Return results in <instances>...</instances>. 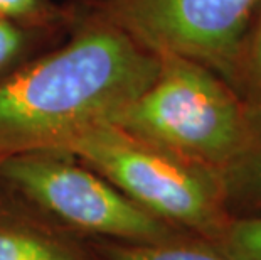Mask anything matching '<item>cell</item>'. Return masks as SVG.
I'll return each mask as SVG.
<instances>
[{"label": "cell", "instance_id": "5bb4252c", "mask_svg": "<svg viewBox=\"0 0 261 260\" xmlns=\"http://www.w3.org/2000/svg\"><path fill=\"white\" fill-rule=\"evenodd\" d=\"M0 160H2V157H0Z\"/></svg>", "mask_w": 261, "mask_h": 260}, {"label": "cell", "instance_id": "8992f818", "mask_svg": "<svg viewBox=\"0 0 261 260\" xmlns=\"http://www.w3.org/2000/svg\"><path fill=\"white\" fill-rule=\"evenodd\" d=\"M0 260H105L83 239L0 191Z\"/></svg>", "mask_w": 261, "mask_h": 260}, {"label": "cell", "instance_id": "7a4b0ae2", "mask_svg": "<svg viewBox=\"0 0 261 260\" xmlns=\"http://www.w3.org/2000/svg\"><path fill=\"white\" fill-rule=\"evenodd\" d=\"M159 59L153 81L110 124L221 179L251 140V108L202 64L174 54Z\"/></svg>", "mask_w": 261, "mask_h": 260}, {"label": "cell", "instance_id": "ba28073f", "mask_svg": "<svg viewBox=\"0 0 261 260\" xmlns=\"http://www.w3.org/2000/svg\"><path fill=\"white\" fill-rule=\"evenodd\" d=\"M105 260H232L216 243L186 235L157 243L96 242Z\"/></svg>", "mask_w": 261, "mask_h": 260}, {"label": "cell", "instance_id": "7c38bea8", "mask_svg": "<svg viewBox=\"0 0 261 260\" xmlns=\"http://www.w3.org/2000/svg\"><path fill=\"white\" fill-rule=\"evenodd\" d=\"M218 247L232 260H261V217L232 220Z\"/></svg>", "mask_w": 261, "mask_h": 260}, {"label": "cell", "instance_id": "9c48e42d", "mask_svg": "<svg viewBox=\"0 0 261 260\" xmlns=\"http://www.w3.org/2000/svg\"><path fill=\"white\" fill-rule=\"evenodd\" d=\"M68 34L32 29L0 19V80L37 54L56 46Z\"/></svg>", "mask_w": 261, "mask_h": 260}, {"label": "cell", "instance_id": "8fae6325", "mask_svg": "<svg viewBox=\"0 0 261 260\" xmlns=\"http://www.w3.org/2000/svg\"><path fill=\"white\" fill-rule=\"evenodd\" d=\"M76 17L73 4L61 5L54 0H0V19L32 29L68 34Z\"/></svg>", "mask_w": 261, "mask_h": 260}, {"label": "cell", "instance_id": "30bf717a", "mask_svg": "<svg viewBox=\"0 0 261 260\" xmlns=\"http://www.w3.org/2000/svg\"><path fill=\"white\" fill-rule=\"evenodd\" d=\"M229 85L251 108L261 107V0L238 49Z\"/></svg>", "mask_w": 261, "mask_h": 260}, {"label": "cell", "instance_id": "3957f363", "mask_svg": "<svg viewBox=\"0 0 261 260\" xmlns=\"http://www.w3.org/2000/svg\"><path fill=\"white\" fill-rule=\"evenodd\" d=\"M56 151L73 154L145 211L202 240L218 245L232 221L218 176L110 122Z\"/></svg>", "mask_w": 261, "mask_h": 260}, {"label": "cell", "instance_id": "4fadbf2b", "mask_svg": "<svg viewBox=\"0 0 261 260\" xmlns=\"http://www.w3.org/2000/svg\"><path fill=\"white\" fill-rule=\"evenodd\" d=\"M74 2H86V0H74Z\"/></svg>", "mask_w": 261, "mask_h": 260}, {"label": "cell", "instance_id": "5b68a950", "mask_svg": "<svg viewBox=\"0 0 261 260\" xmlns=\"http://www.w3.org/2000/svg\"><path fill=\"white\" fill-rule=\"evenodd\" d=\"M118 27L140 46L174 54L229 83L259 0H86L71 2Z\"/></svg>", "mask_w": 261, "mask_h": 260}, {"label": "cell", "instance_id": "52a82bcc", "mask_svg": "<svg viewBox=\"0 0 261 260\" xmlns=\"http://www.w3.org/2000/svg\"><path fill=\"white\" fill-rule=\"evenodd\" d=\"M251 112V140L221 178L224 206L232 220L261 217V108Z\"/></svg>", "mask_w": 261, "mask_h": 260}, {"label": "cell", "instance_id": "6da1fadb", "mask_svg": "<svg viewBox=\"0 0 261 260\" xmlns=\"http://www.w3.org/2000/svg\"><path fill=\"white\" fill-rule=\"evenodd\" d=\"M51 49L0 80V157L59 149L112 122L159 73L157 54L90 10Z\"/></svg>", "mask_w": 261, "mask_h": 260}, {"label": "cell", "instance_id": "277c9868", "mask_svg": "<svg viewBox=\"0 0 261 260\" xmlns=\"http://www.w3.org/2000/svg\"><path fill=\"white\" fill-rule=\"evenodd\" d=\"M0 191L93 242L157 243L191 235L145 211L73 154L56 149L4 157Z\"/></svg>", "mask_w": 261, "mask_h": 260}, {"label": "cell", "instance_id": "9a60e30c", "mask_svg": "<svg viewBox=\"0 0 261 260\" xmlns=\"http://www.w3.org/2000/svg\"><path fill=\"white\" fill-rule=\"evenodd\" d=\"M259 108H261V107H259Z\"/></svg>", "mask_w": 261, "mask_h": 260}]
</instances>
